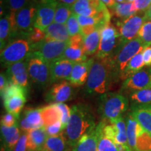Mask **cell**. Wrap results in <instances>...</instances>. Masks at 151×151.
Returning <instances> with one entry per match:
<instances>
[{"label":"cell","mask_w":151,"mask_h":151,"mask_svg":"<svg viewBox=\"0 0 151 151\" xmlns=\"http://www.w3.org/2000/svg\"><path fill=\"white\" fill-rule=\"evenodd\" d=\"M95 127V119L90 107L83 104L73 105L65 134L69 146L73 148L83 136Z\"/></svg>","instance_id":"cell-1"},{"label":"cell","mask_w":151,"mask_h":151,"mask_svg":"<svg viewBox=\"0 0 151 151\" xmlns=\"http://www.w3.org/2000/svg\"><path fill=\"white\" fill-rule=\"evenodd\" d=\"M112 62L110 57L94 58L86 82V92L88 94H104L116 81Z\"/></svg>","instance_id":"cell-2"},{"label":"cell","mask_w":151,"mask_h":151,"mask_svg":"<svg viewBox=\"0 0 151 151\" xmlns=\"http://www.w3.org/2000/svg\"><path fill=\"white\" fill-rule=\"evenodd\" d=\"M129 107V101L118 92H106L100 97L99 112L104 120L109 122L122 118Z\"/></svg>","instance_id":"cell-3"},{"label":"cell","mask_w":151,"mask_h":151,"mask_svg":"<svg viewBox=\"0 0 151 151\" xmlns=\"http://www.w3.org/2000/svg\"><path fill=\"white\" fill-rule=\"evenodd\" d=\"M146 48L139 37L129 41L122 47L119 46L110 56L113 71L116 80H120V76L123 72L130 60L136 55L142 52Z\"/></svg>","instance_id":"cell-4"},{"label":"cell","mask_w":151,"mask_h":151,"mask_svg":"<svg viewBox=\"0 0 151 151\" xmlns=\"http://www.w3.org/2000/svg\"><path fill=\"white\" fill-rule=\"evenodd\" d=\"M69 41L43 40L36 44L31 45V52L28 59L37 58L41 59L49 65L55 60L62 58Z\"/></svg>","instance_id":"cell-5"},{"label":"cell","mask_w":151,"mask_h":151,"mask_svg":"<svg viewBox=\"0 0 151 151\" xmlns=\"http://www.w3.org/2000/svg\"><path fill=\"white\" fill-rule=\"evenodd\" d=\"M10 13L14 29L15 39L18 38L27 39L34 28L37 14L36 5L30 3L17 11Z\"/></svg>","instance_id":"cell-6"},{"label":"cell","mask_w":151,"mask_h":151,"mask_svg":"<svg viewBox=\"0 0 151 151\" xmlns=\"http://www.w3.org/2000/svg\"><path fill=\"white\" fill-rule=\"evenodd\" d=\"M31 43L27 39L18 38L11 41L1 50V63L5 67L27 60L31 52Z\"/></svg>","instance_id":"cell-7"},{"label":"cell","mask_w":151,"mask_h":151,"mask_svg":"<svg viewBox=\"0 0 151 151\" xmlns=\"http://www.w3.org/2000/svg\"><path fill=\"white\" fill-rule=\"evenodd\" d=\"M128 145L133 151H151V134L129 114L126 120Z\"/></svg>","instance_id":"cell-8"},{"label":"cell","mask_w":151,"mask_h":151,"mask_svg":"<svg viewBox=\"0 0 151 151\" xmlns=\"http://www.w3.org/2000/svg\"><path fill=\"white\" fill-rule=\"evenodd\" d=\"M146 20L147 19L145 12H138L126 20H118L116 26L120 35V46L122 47L134 39Z\"/></svg>","instance_id":"cell-9"},{"label":"cell","mask_w":151,"mask_h":151,"mask_svg":"<svg viewBox=\"0 0 151 151\" xmlns=\"http://www.w3.org/2000/svg\"><path fill=\"white\" fill-rule=\"evenodd\" d=\"M58 0H39L35 4L37 14L35 20V27L44 31L54 20Z\"/></svg>","instance_id":"cell-10"},{"label":"cell","mask_w":151,"mask_h":151,"mask_svg":"<svg viewBox=\"0 0 151 151\" xmlns=\"http://www.w3.org/2000/svg\"><path fill=\"white\" fill-rule=\"evenodd\" d=\"M27 71L29 78L41 88L50 84V67L48 64L37 58L28 60Z\"/></svg>","instance_id":"cell-11"},{"label":"cell","mask_w":151,"mask_h":151,"mask_svg":"<svg viewBox=\"0 0 151 151\" xmlns=\"http://www.w3.org/2000/svg\"><path fill=\"white\" fill-rule=\"evenodd\" d=\"M88 56L84 50V37L81 34L70 37L69 46L66 48L62 58L74 63L87 61Z\"/></svg>","instance_id":"cell-12"},{"label":"cell","mask_w":151,"mask_h":151,"mask_svg":"<svg viewBox=\"0 0 151 151\" xmlns=\"http://www.w3.org/2000/svg\"><path fill=\"white\" fill-rule=\"evenodd\" d=\"M107 6L101 0H76L71 6L73 14L92 17L106 10Z\"/></svg>","instance_id":"cell-13"},{"label":"cell","mask_w":151,"mask_h":151,"mask_svg":"<svg viewBox=\"0 0 151 151\" xmlns=\"http://www.w3.org/2000/svg\"><path fill=\"white\" fill-rule=\"evenodd\" d=\"M28 60L17 62L7 67L6 73L9 81L27 89L29 86V74L27 71Z\"/></svg>","instance_id":"cell-14"},{"label":"cell","mask_w":151,"mask_h":151,"mask_svg":"<svg viewBox=\"0 0 151 151\" xmlns=\"http://www.w3.org/2000/svg\"><path fill=\"white\" fill-rule=\"evenodd\" d=\"M151 88V69H141L124 81L122 90L135 91Z\"/></svg>","instance_id":"cell-15"},{"label":"cell","mask_w":151,"mask_h":151,"mask_svg":"<svg viewBox=\"0 0 151 151\" xmlns=\"http://www.w3.org/2000/svg\"><path fill=\"white\" fill-rule=\"evenodd\" d=\"M73 86L67 80L54 84L46 95L47 101L63 103L71 99L73 95Z\"/></svg>","instance_id":"cell-16"},{"label":"cell","mask_w":151,"mask_h":151,"mask_svg":"<svg viewBox=\"0 0 151 151\" xmlns=\"http://www.w3.org/2000/svg\"><path fill=\"white\" fill-rule=\"evenodd\" d=\"M27 89H20L11 92L3 98L4 106L7 112L13 113L20 118V113L23 109L24 104L27 100Z\"/></svg>","instance_id":"cell-17"},{"label":"cell","mask_w":151,"mask_h":151,"mask_svg":"<svg viewBox=\"0 0 151 151\" xmlns=\"http://www.w3.org/2000/svg\"><path fill=\"white\" fill-rule=\"evenodd\" d=\"M75 64L73 62L64 58H60L51 62L49 65L50 83L61 79L69 80Z\"/></svg>","instance_id":"cell-18"},{"label":"cell","mask_w":151,"mask_h":151,"mask_svg":"<svg viewBox=\"0 0 151 151\" xmlns=\"http://www.w3.org/2000/svg\"><path fill=\"white\" fill-rule=\"evenodd\" d=\"M94 60V58H90L86 62L75 64L72 72L68 80L73 87L81 86L87 82Z\"/></svg>","instance_id":"cell-19"},{"label":"cell","mask_w":151,"mask_h":151,"mask_svg":"<svg viewBox=\"0 0 151 151\" xmlns=\"http://www.w3.org/2000/svg\"><path fill=\"white\" fill-rule=\"evenodd\" d=\"M1 141H3L1 151H14L20 138L18 124L13 127H6L1 124Z\"/></svg>","instance_id":"cell-20"},{"label":"cell","mask_w":151,"mask_h":151,"mask_svg":"<svg viewBox=\"0 0 151 151\" xmlns=\"http://www.w3.org/2000/svg\"><path fill=\"white\" fill-rule=\"evenodd\" d=\"M130 114L143 129L151 134V104L132 105Z\"/></svg>","instance_id":"cell-21"},{"label":"cell","mask_w":151,"mask_h":151,"mask_svg":"<svg viewBox=\"0 0 151 151\" xmlns=\"http://www.w3.org/2000/svg\"><path fill=\"white\" fill-rule=\"evenodd\" d=\"M28 151H43L48 134L44 127L31 130L27 133Z\"/></svg>","instance_id":"cell-22"},{"label":"cell","mask_w":151,"mask_h":151,"mask_svg":"<svg viewBox=\"0 0 151 151\" xmlns=\"http://www.w3.org/2000/svg\"><path fill=\"white\" fill-rule=\"evenodd\" d=\"M99 127H96L81 138L73 148V151H97Z\"/></svg>","instance_id":"cell-23"},{"label":"cell","mask_w":151,"mask_h":151,"mask_svg":"<svg viewBox=\"0 0 151 151\" xmlns=\"http://www.w3.org/2000/svg\"><path fill=\"white\" fill-rule=\"evenodd\" d=\"M46 41H69V35L67 26L65 24L53 22L45 30Z\"/></svg>","instance_id":"cell-24"},{"label":"cell","mask_w":151,"mask_h":151,"mask_svg":"<svg viewBox=\"0 0 151 151\" xmlns=\"http://www.w3.org/2000/svg\"><path fill=\"white\" fill-rule=\"evenodd\" d=\"M99 127V138H98L97 151H130L129 146H118L111 139L107 137L102 132V122L97 124Z\"/></svg>","instance_id":"cell-25"},{"label":"cell","mask_w":151,"mask_h":151,"mask_svg":"<svg viewBox=\"0 0 151 151\" xmlns=\"http://www.w3.org/2000/svg\"><path fill=\"white\" fill-rule=\"evenodd\" d=\"M14 40V29L9 12L1 17L0 20V41L1 50L6 46L9 42Z\"/></svg>","instance_id":"cell-26"},{"label":"cell","mask_w":151,"mask_h":151,"mask_svg":"<svg viewBox=\"0 0 151 151\" xmlns=\"http://www.w3.org/2000/svg\"><path fill=\"white\" fill-rule=\"evenodd\" d=\"M69 146L67 139L63 133L55 136H49L43 146V151H68Z\"/></svg>","instance_id":"cell-27"},{"label":"cell","mask_w":151,"mask_h":151,"mask_svg":"<svg viewBox=\"0 0 151 151\" xmlns=\"http://www.w3.org/2000/svg\"><path fill=\"white\" fill-rule=\"evenodd\" d=\"M111 14H113L118 20H124L129 18L137 13L134 3L126 2L116 3L113 7L111 9Z\"/></svg>","instance_id":"cell-28"},{"label":"cell","mask_w":151,"mask_h":151,"mask_svg":"<svg viewBox=\"0 0 151 151\" xmlns=\"http://www.w3.org/2000/svg\"><path fill=\"white\" fill-rule=\"evenodd\" d=\"M40 112L43 121V127H48L58 121H61L60 111L55 104L42 107Z\"/></svg>","instance_id":"cell-29"},{"label":"cell","mask_w":151,"mask_h":151,"mask_svg":"<svg viewBox=\"0 0 151 151\" xmlns=\"http://www.w3.org/2000/svg\"><path fill=\"white\" fill-rule=\"evenodd\" d=\"M145 65L143 59L142 52H140L139 53L136 55L132 59L130 60L129 63L123 72L120 76V80L125 81L129 77H131L132 75L134 74L135 73L138 72L139 71L141 70V69Z\"/></svg>","instance_id":"cell-30"},{"label":"cell","mask_w":151,"mask_h":151,"mask_svg":"<svg viewBox=\"0 0 151 151\" xmlns=\"http://www.w3.org/2000/svg\"><path fill=\"white\" fill-rule=\"evenodd\" d=\"M101 30H95L84 38V50L87 56L92 55L98 51L101 41Z\"/></svg>","instance_id":"cell-31"},{"label":"cell","mask_w":151,"mask_h":151,"mask_svg":"<svg viewBox=\"0 0 151 151\" xmlns=\"http://www.w3.org/2000/svg\"><path fill=\"white\" fill-rule=\"evenodd\" d=\"M132 105H143L151 104V88L135 90L129 94Z\"/></svg>","instance_id":"cell-32"},{"label":"cell","mask_w":151,"mask_h":151,"mask_svg":"<svg viewBox=\"0 0 151 151\" xmlns=\"http://www.w3.org/2000/svg\"><path fill=\"white\" fill-rule=\"evenodd\" d=\"M24 118L33 129L43 127V121L40 109H28L24 111Z\"/></svg>","instance_id":"cell-33"},{"label":"cell","mask_w":151,"mask_h":151,"mask_svg":"<svg viewBox=\"0 0 151 151\" xmlns=\"http://www.w3.org/2000/svg\"><path fill=\"white\" fill-rule=\"evenodd\" d=\"M73 14L71 6L64 3H58L54 17V22L65 24Z\"/></svg>","instance_id":"cell-34"},{"label":"cell","mask_w":151,"mask_h":151,"mask_svg":"<svg viewBox=\"0 0 151 151\" xmlns=\"http://www.w3.org/2000/svg\"><path fill=\"white\" fill-rule=\"evenodd\" d=\"M30 3L31 0H3L1 5H3L8 12H17Z\"/></svg>","instance_id":"cell-35"},{"label":"cell","mask_w":151,"mask_h":151,"mask_svg":"<svg viewBox=\"0 0 151 151\" xmlns=\"http://www.w3.org/2000/svg\"><path fill=\"white\" fill-rule=\"evenodd\" d=\"M138 37L142 41L146 47L151 46V21H146L144 22L139 30Z\"/></svg>","instance_id":"cell-36"},{"label":"cell","mask_w":151,"mask_h":151,"mask_svg":"<svg viewBox=\"0 0 151 151\" xmlns=\"http://www.w3.org/2000/svg\"><path fill=\"white\" fill-rule=\"evenodd\" d=\"M66 26H67L68 32L70 37L81 34V26L78 21L76 14L73 13L71 15L66 23Z\"/></svg>","instance_id":"cell-37"},{"label":"cell","mask_w":151,"mask_h":151,"mask_svg":"<svg viewBox=\"0 0 151 151\" xmlns=\"http://www.w3.org/2000/svg\"><path fill=\"white\" fill-rule=\"evenodd\" d=\"M57 108L60 111L61 116V122L62 125V129H65L67 127L68 122L71 115V109L66 104L64 103H55Z\"/></svg>","instance_id":"cell-38"},{"label":"cell","mask_w":151,"mask_h":151,"mask_svg":"<svg viewBox=\"0 0 151 151\" xmlns=\"http://www.w3.org/2000/svg\"><path fill=\"white\" fill-rule=\"evenodd\" d=\"M45 38H46V34H45L44 31H42L39 28L34 27L31 32L28 36L27 40L31 43V45H34L45 40Z\"/></svg>","instance_id":"cell-39"},{"label":"cell","mask_w":151,"mask_h":151,"mask_svg":"<svg viewBox=\"0 0 151 151\" xmlns=\"http://www.w3.org/2000/svg\"><path fill=\"white\" fill-rule=\"evenodd\" d=\"M18 118L13 113L7 112L6 114L1 117V125H4L6 127H13V126L16 125L18 121Z\"/></svg>","instance_id":"cell-40"},{"label":"cell","mask_w":151,"mask_h":151,"mask_svg":"<svg viewBox=\"0 0 151 151\" xmlns=\"http://www.w3.org/2000/svg\"><path fill=\"white\" fill-rule=\"evenodd\" d=\"M47 134L49 136H55L60 134L61 131H62V125L61 121H58L52 125L48 126V127H44Z\"/></svg>","instance_id":"cell-41"},{"label":"cell","mask_w":151,"mask_h":151,"mask_svg":"<svg viewBox=\"0 0 151 151\" xmlns=\"http://www.w3.org/2000/svg\"><path fill=\"white\" fill-rule=\"evenodd\" d=\"M27 133H24L20 136L18 142L15 146L14 151H28L27 149Z\"/></svg>","instance_id":"cell-42"},{"label":"cell","mask_w":151,"mask_h":151,"mask_svg":"<svg viewBox=\"0 0 151 151\" xmlns=\"http://www.w3.org/2000/svg\"><path fill=\"white\" fill-rule=\"evenodd\" d=\"M134 4L137 12H146L151 5V0H135Z\"/></svg>","instance_id":"cell-43"},{"label":"cell","mask_w":151,"mask_h":151,"mask_svg":"<svg viewBox=\"0 0 151 151\" xmlns=\"http://www.w3.org/2000/svg\"><path fill=\"white\" fill-rule=\"evenodd\" d=\"M142 55L145 65L146 67H151V46L143 49Z\"/></svg>","instance_id":"cell-44"},{"label":"cell","mask_w":151,"mask_h":151,"mask_svg":"<svg viewBox=\"0 0 151 151\" xmlns=\"http://www.w3.org/2000/svg\"><path fill=\"white\" fill-rule=\"evenodd\" d=\"M9 83V78L6 73H1L0 75V91L2 92Z\"/></svg>","instance_id":"cell-45"},{"label":"cell","mask_w":151,"mask_h":151,"mask_svg":"<svg viewBox=\"0 0 151 151\" xmlns=\"http://www.w3.org/2000/svg\"><path fill=\"white\" fill-rule=\"evenodd\" d=\"M101 1H102L110 9L114 6L115 4L117 3L116 0H101Z\"/></svg>","instance_id":"cell-46"},{"label":"cell","mask_w":151,"mask_h":151,"mask_svg":"<svg viewBox=\"0 0 151 151\" xmlns=\"http://www.w3.org/2000/svg\"><path fill=\"white\" fill-rule=\"evenodd\" d=\"M145 14H146V17L147 20H150L151 21V5L150 6L148 10H147L146 12H145Z\"/></svg>","instance_id":"cell-47"},{"label":"cell","mask_w":151,"mask_h":151,"mask_svg":"<svg viewBox=\"0 0 151 151\" xmlns=\"http://www.w3.org/2000/svg\"><path fill=\"white\" fill-rule=\"evenodd\" d=\"M60 1H61L62 3L66 4H68V5L72 6L73 4L75 3V1H76V0H60Z\"/></svg>","instance_id":"cell-48"},{"label":"cell","mask_w":151,"mask_h":151,"mask_svg":"<svg viewBox=\"0 0 151 151\" xmlns=\"http://www.w3.org/2000/svg\"><path fill=\"white\" fill-rule=\"evenodd\" d=\"M117 3H123L125 2V0H116Z\"/></svg>","instance_id":"cell-49"},{"label":"cell","mask_w":151,"mask_h":151,"mask_svg":"<svg viewBox=\"0 0 151 151\" xmlns=\"http://www.w3.org/2000/svg\"><path fill=\"white\" fill-rule=\"evenodd\" d=\"M128 2H131V3H134V2L135 0H127Z\"/></svg>","instance_id":"cell-50"},{"label":"cell","mask_w":151,"mask_h":151,"mask_svg":"<svg viewBox=\"0 0 151 151\" xmlns=\"http://www.w3.org/2000/svg\"><path fill=\"white\" fill-rule=\"evenodd\" d=\"M131 151H133V150H131Z\"/></svg>","instance_id":"cell-51"}]
</instances>
